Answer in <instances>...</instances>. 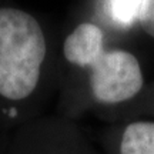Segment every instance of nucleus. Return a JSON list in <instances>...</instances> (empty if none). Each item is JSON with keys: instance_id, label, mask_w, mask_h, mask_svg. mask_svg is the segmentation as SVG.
<instances>
[{"instance_id": "1", "label": "nucleus", "mask_w": 154, "mask_h": 154, "mask_svg": "<svg viewBox=\"0 0 154 154\" xmlns=\"http://www.w3.org/2000/svg\"><path fill=\"white\" fill-rule=\"evenodd\" d=\"M46 57V38L27 11L0 9V96L23 100L37 86Z\"/></svg>"}, {"instance_id": "2", "label": "nucleus", "mask_w": 154, "mask_h": 154, "mask_svg": "<svg viewBox=\"0 0 154 154\" xmlns=\"http://www.w3.org/2000/svg\"><path fill=\"white\" fill-rule=\"evenodd\" d=\"M137 57L126 50H110L91 66L90 84L94 97L106 104L130 100L143 87Z\"/></svg>"}, {"instance_id": "3", "label": "nucleus", "mask_w": 154, "mask_h": 154, "mask_svg": "<svg viewBox=\"0 0 154 154\" xmlns=\"http://www.w3.org/2000/svg\"><path fill=\"white\" fill-rule=\"evenodd\" d=\"M64 57L72 64L91 69L104 53L103 30L93 23H82L67 36L63 46Z\"/></svg>"}, {"instance_id": "4", "label": "nucleus", "mask_w": 154, "mask_h": 154, "mask_svg": "<svg viewBox=\"0 0 154 154\" xmlns=\"http://www.w3.org/2000/svg\"><path fill=\"white\" fill-rule=\"evenodd\" d=\"M121 154H154V123L136 121L126 127L120 144Z\"/></svg>"}, {"instance_id": "5", "label": "nucleus", "mask_w": 154, "mask_h": 154, "mask_svg": "<svg viewBox=\"0 0 154 154\" xmlns=\"http://www.w3.org/2000/svg\"><path fill=\"white\" fill-rule=\"evenodd\" d=\"M144 0H109L111 19L120 26H131L138 20Z\"/></svg>"}, {"instance_id": "6", "label": "nucleus", "mask_w": 154, "mask_h": 154, "mask_svg": "<svg viewBox=\"0 0 154 154\" xmlns=\"http://www.w3.org/2000/svg\"><path fill=\"white\" fill-rule=\"evenodd\" d=\"M137 22L146 33L154 37V0H144Z\"/></svg>"}]
</instances>
